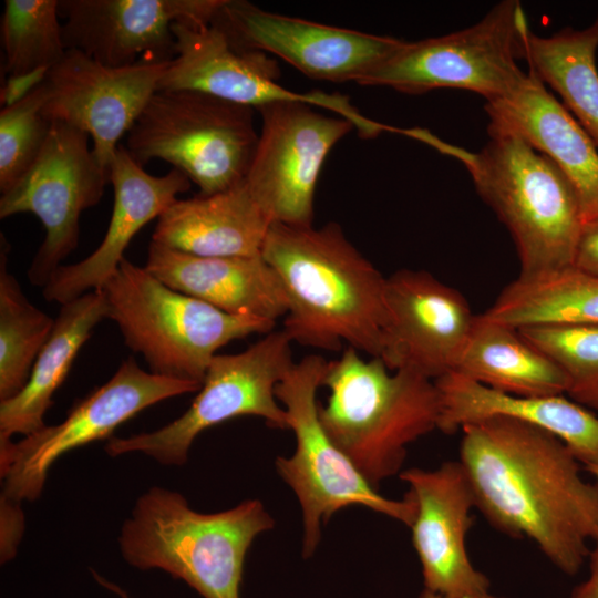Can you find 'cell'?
<instances>
[{"label":"cell","mask_w":598,"mask_h":598,"mask_svg":"<svg viewBox=\"0 0 598 598\" xmlns=\"http://www.w3.org/2000/svg\"><path fill=\"white\" fill-rule=\"evenodd\" d=\"M168 62L141 61L114 68L66 50L43 82L42 114L89 134L92 151L109 171L118 141L127 135L157 90Z\"/></svg>","instance_id":"16"},{"label":"cell","mask_w":598,"mask_h":598,"mask_svg":"<svg viewBox=\"0 0 598 598\" xmlns=\"http://www.w3.org/2000/svg\"><path fill=\"white\" fill-rule=\"evenodd\" d=\"M59 0H6L1 19L9 75L51 69L65 52Z\"/></svg>","instance_id":"30"},{"label":"cell","mask_w":598,"mask_h":598,"mask_svg":"<svg viewBox=\"0 0 598 598\" xmlns=\"http://www.w3.org/2000/svg\"><path fill=\"white\" fill-rule=\"evenodd\" d=\"M237 50L276 55L306 76L359 83L404 40L272 13L245 0H224L212 22Z\"/></svg>","instance_id":"15"},{"label":"cell","mask_w":598,"mask_h":598,"mask_svg":"<svg viewBox=\"0 0 598 598\" xmlns=\"http://www.w3.org/2000/svg\"><path fill=\"white\" fill-rule=\"evenodd\" d=\"M175 56L167 63L157 90H192L259 110L266 105L300 101L332 111L350 121L362 138L399 132L364 116L349 96L319 90L299 93L280 85L278 63L267 53L237 50L212 23L175 22Z\"/></svg>","instance_id":"13"},{"label":"cell","mask_w":598,"mask_h":598,"mask_svg":"<svg viewBox=\"0 0 598 598\" xmlns=\"http://www.w3.org/2000/svg\"><path fill=\"white\" fill-rule=\"evenodd\" d=\"M272 527L258 499L200 513L179 493L152 487L137 498L118 544L123 558L137 569H162L204 598H239L247 551Z\"/></svg>","instance_id":"5"},{"label":"cell","mask_w":598,"mask_h":598,"mask_svg":"<svg viewBox=\"0 0 598 598\" xmlns=\"http://www.w3.org/2000/svg\"><path fill=\"white\" fill-rule=\"evenodd\" d=\"M520 59L548 85L598 148V14L584 29L564 28L549 37H522Z\"/></svg>","instance_id":"27"},{"label":"cell","mask_w":598,"mask_h":598,"mask_svg":"<svg viewBox=\"0 0 598 598\" xmlns=\"http://www.w3.org/2000/svg\"><path fill=\"white\" fill-rule=\"evenodd\" d=\"M144 267L171 288L230 315L276 322L288 311L283 286L261 255L199 257L152 241Z\"/></svg>","instance_id":"22"},{"label":"cell","mask_w":598,"mask_h":598,"mask_svg":"<svg viewBox=\"0 0 598 598\" xmlns=\"http://www.w3.org/2000/svg\"><path fill=\"white\" fill-rule=\"evenodd\" d=\"M586 471L594 477L595 483L598 485V467H589Z\"/></svg>","instance_id":"37"},{"label":"cell","mask_w":598,"mask_h":598,"mask_svg":"<svg viewBox=\"0 0 598 598\" xmlns=\"http://www.w3.org/2000/svg\"><path fill=\"white\" fill-rule=\"evenodd\" d=\"M261 256L286 291L282 330L292 342L327 351L347 343L380 357L386 278L348 240L340 225L272 223Z\"/></svg>","instance_id":"2"},{"label":"cell","mask_w":598,"mask_h":598,"mask_svg":"<svg viewBox=\"0 0 598 598\" xmlns=\"http://www.w3.org/2000/svg\"><path fill=\"white\" fill-rule=\"evenodd\" d=\"M488 134H512L550 159L577 197L585 227L598 221V148L547 86L528 71L485 103Z\"/></svg>","instance_id":"21"},{"label":"cell","mask_w":598,"mask_h":598,"mask_svg":"<svg viewBox=\"0 0 598 598\" xmlns=\"http://www.w3.org/2000/svg\"><path fill=\"white\" fill-rule=\"evenodd\" d=\"M109 181L114 203L104 238L86 258L54 271L42 288L47 301L63 305L101 289L116 272L133 237L187 192L192 183L175 168L163 176L146 173L123 145L111 162Z\"/></svg>","instance_id":"20"},{"label":"cell","mask_w":598,"mask_h":598,"mask_svg":"<svg viewBox=\"0 0 598 598\" xmlns=\"http://www.w3.org/2000/svg\"><path fill=\"white\" fill-rule=\"evenodd\" d=\"M8 243L1 235L0 400L17 395L51 334L54 319L32 305L8 270Z\"/></svg>","instance_id":"29"},{"label":"cell","mask_w":598,"mask_h":598,"mask_svg":"<svg viewBox=\"0 0 598 598\" xmlns=\"http://www.w3.org/2000/svg\"><path fill=\"white\" fill-rule=\"evenodd\" d=\"M259 134L254 110L192 90L156 91L126 135L141 166L163 159L202 195L246 179Z\"/></svg>","instance_id":"8"},{"label":"cell","mask_w":598,"mask_h":598,"mask_svg":"<svg viewBox=\"0 0 598 598\" xmlns=\"http://www.w3.org/2000/svg\"><path fill=\"white\" fill-rule=\"evenodd\" d=\"M271 224L243 181L177 199L158 217L152 241L199 257H254L261 255Z\"/></svg>","instance_id":"24"},{"label":"cell","mask_w":598,"mask_h":598,"mask_svg":"<svg viewBox=\"0 0 598 598\" xmlns=\"http://www.w3.org/2000/svg\"><path fill=\"white\" fill-rule=\"evenodd\" d=\"M328 361L309 354L295 362L276 388L286 411L288 429L296 440L295 452L277 457L276 470L296 494L302 511V553L309 557L320 542L321 524L341 508L363 506L411 526L415 504L409 493L402 499L381 495L334 444L319 417L317 391Z\"/></svg>","instance_id":"7"},{"label":"cell","mask_w":598,"mask_h":598,"mask_svg":"<svg viewBox=\"0 0 598 598\" xmlns=\"http://www.w3.org/2000/svg\"><path fill=\"white\" fill-rule=\"evenodd\" d=\"M587 578L576 586L567 598H598V537L592 542Z\"/></svg>","instance_id":"35"},{"label":"cell","mask_w":598,"mask_h":598,"mask_svg":"<svg viewBox=\"0 0 598 598\" xmlns=\"http://www.w3.org/2000/svg\"><path fill=\"white\" fill-rule=\"evenodd\" d=\"M322 386L330 391L319 417L334 444L375 489L401 473L410 444L437 429L441 403L433 380L391 371L379 357L348 347L328 361Z\"/></svg>","instance_id":"4"},{"label":"cell","mask_w":598,"mask_h":598,"mask_svg":"<svg viewBox=\"0 0 598 598\" xmlns=\"http://www.w3.org/2000/svg\"><path fill=\"white\" fill-rule=\"evenodd\" d=\"M472 598H503V597L493 596V595H491V594L487 591V592L477 595V596L472 597Z\"/></svg>","instance_id":"38"},{"label":"cell","mask_w":598,"mask_h":598,"mask_svg":"<svg viewBox=\"0 0 598 598\" xmlns=\"http://www.w3.org/2000/svg\"><path fill=\"white\" fill-rule=\"evenodd\" d=\"M460 458L475 508L496 529L533 542L576 575L598 537V485L555 435L506 416L461 429Z\"/></svg>","instance_id":"1"},{"label":"cell","mask_w":598,"mask_h":598,"mask_svg":"<svg viewBox=\"0 0 598 598\" xmlns=\"http://www.w3.org/2000/svg\"><path fill=\"white\" fill-rule=\"evenodd\" d=\"M589 226H598V221H597V223H595V224H592V225H589ZM586 227H587V226H586Z\"/></svg>","instance_id":"39"},{"label":"cell","mask_w":598,"mask_h":598,"mask_svg":"<svg viewBox=\"0 0 598 598\" xmlns=\"http://www.w3.org/2000/svg\"><path fill=\"white\" fill-rule=\"evenodd\" d=\"M224 0H59L66 50L114 68L175 56V22L210 23Z\"/></svg>","instance_id":"18"},{"label":"cell","mask_w":598,"mask_h":598,"mask_svg":"<svg viewBox=\"0 0 598 598\" xmlns=\"http://www.w3.org/2000/svg\"><path fill=\"white\" fill-rule=\"evenodd\" d=\"M574 265L598 276V226H587L582 233Z\"/></svg>","instance_id":"34"},{"label":"cell","mask_w":598,"mask_h":598,"mask_svg":"<svg viewBox=\"0 0 598 598\" xmlns=\"http://www.w3.org/2000/svg\"><path fill=\"white\" fill-rule=\"evenodd\" d=\"M50 69H38L28 73L9 75L0 90V102L10 106L31 94L45 80Z\"/></svg>","instance_id":"33"},{"label":"cell","mask_w":598,"mask_h":598,"mask_svg":"<svg viewBox=\"0 0 598 598\" xmlns=\"http://www.w3.org/2000/svg\"><path fill=\"white\" fill-rule=\"evenodd\" d=\"M563 371L566 395L598 414V324L518 330Z\"/></svg>","instance_id":"31"},{"label":"cell","mask_w":598,"mask_h":598,"mask_svg":"<svg viewBox=\"0 0 598 598\" xmlns=\"http://www.w3.org/2000/svg\"><path fill=\"white\" fill-rule=\"evenodd\" d=\"M420 598H446V597H443L441 595H437L427 590H423Z\"/></svg>","instance_id":"36"},{"label":"cell","mask_w":598,"mask_h":598,"mask_svg":"<svg viewBox=\"0 0 598 598\" xmlns=\"http://www.w3.org/2000/svg\"><path fill=\"white\" fill-rule=\"evenodd\" d=\"M89 134L52 122L48 140L30 169L0 197V218L30 213L45 237L28 269L29 281L44 287L78 247L81 214L102 198L109 181L89 146Z\"/></svg>","instance_id":"12"},{"label":"cell","mask_w":598,"mask_h":598,"mask_svg":"<svg viewBox=\"0 0 598 598\" xmlns=\"http://www.w3.org/2000/svg\"><path fill=\"white\" fill-rule=\"evenodd\" d=\"M285 330L270 331L246 350L216 354L190 406L171 423L128 437H110L111 456L140 452L168 465L186 462L194 440L205 430L238 416H258L276 429H288L276 388L295 361Z\"/></svg>","instance_id":"9"},{"label":"cell","mask_w":598,"mask_h":598,"mask_svg":"<svg viewBox=\"0 0 598 598\" xmlns=\"http://www.w3.org/2000/svg\"><path fill=\"white\" fill-rule=\"evenodd\" d=\"M455 373L518 396L566 393L560 368L514 328L476 316Z\"/></svg>","instance_id":"26"},{"label":"cell","mask_w":598,"mask_h":598,"mask_svg":"<svg viewBox=\"0 0 598 598\" xmlns=\"http://www.w3.org/2000/svg\"><path fill=\"white\" fill-rule=\"evenodd\" d=\"M258 112L261 130L245 179L249 190L272 223L312 226L321 167L355 127L300 101L272 103Z\"/></svg>","instance_id":"14"},{"label":"cell","mask_w":598,"mask_h":598,"mask_svg":"<svg viewBox=\"0 0 598 598\" xmlns=\"http://www.w3.org/2000/svg\"><path fill=\"white\" fill-rule=\"evenodd\" d=\"M517 0L494 6L477 23L445 35L403 44L358 84L405 94L461 89L486 102L509 92L526 74L517 64L528 28Z\"/></svg>","instance_id":"10"},{"label":"cell","mask_w":598,"mask_h":598,"mask_svg":"<svg viewBox=\"0 0 598 598\" xmlns=\"http://www.w3.org/2000/svg\"><path fill=\"white\" fill-rule=\"evenodd\" d=\"M107 318L103 289L61 305L50 337L41 349L23 389L0 403V440L29 435L45 426L44 414L54 392L100 321Z\"/></svg>","instance_id":"25"},{"label":"cell","mask_w":598,"mask_h":598,"mask_svg":"<svg viewBox=\"0 0 598 598\" xmlns=\"http://www.w3.org/2000/svg\"><path fill=\"white\" fill-rule=\"evenodd\" d=\"M483 315L517 330L598 324V276L575 265L519 275Z\"/></svg>","instance_id":"28"},{"label":"cell","mask_w":598,"mask_h":598,"mask_svg":"<svg viewBox=\"0 0 598 598\" xmlns=\"http://www.w3.org/2000/svg\"><path fill=\"white\" fill-rule=\"evenodd\" d=\"M43 83L0 112V192L10 189L40 155L52 123L42 114Z\"/></svg>","instance_id":"32"},{"label":"cell","mask_w":598,"mask_h":598,"mask_svg":"<svg viewBox=\"0 0 598 598\" xmlns=\"http://www.w3.org/2000/svg\"><path fill=\"white\" fill-rule=\"evenodd\" d=\"M441 403L437 430L454 434L493 416L524 421L559 439L584 468L598 467V414L566 394L518 396L498 392L455 372L435 381Z\"/></svg>","instance_id":"23"},{"label":"cell","mask_w":598,"mask_h":598,"mask_svg":"<svg viewBox=\"0 0 598 598\" xmlns=\"http://www.w3.org/2000/svg\"><path fill=\"white\" fill-rule=\"evenodd\" d=\"M202 383L143 370L128 357L104 384L81 400L55 425H45L18 442L0 440L1 499L19 504L41 495L49 470L63 454L110 439L141 411L173 396L196 392Z\"/></svg>","instance_id":"11"},{"label":"cell","mask_w":598,"mask_h":598,"mask_svg":"<svg viewBox=\"0 0 598 598\" xmlns=\"http://www.w3.org/2000/svg\"><path fill=\"white\" fill-rule=\"evenodd\" d=\"M414 501L410 526L421 563L424 590L446 598H472L488 591L487 577L470 560L466 536L475 499L466 473L457 461L400 473Z\"/></svg>","instance_id":"19"},{"label":"cell","mask_w":598,"mask_h":598,"mask_svg":"<svg viewBox=\"0 0 598 598\" xmlns=\"http://www.w3.org/2000/svg\"><path fill=\"white\" fill-rule=\"evenodd\" d=\"M125 344L150 372L202 383L217 351L233 340L274 330V321L235 316L179 292L124 258L101 288Z\"/></svg>","instance_id":"6"},{"label":"cell","mask_w":598,"mask_h":598,"mask_svg":"<svg viewBox=\"0 0 598 598\" xmlns=\"http://www.w3.org/2000/svg\"><path fill=\"white\" fill-rule=\"evenodd\" d=\"M405 135L464 165L478 195L509 231L520 276L574 265L585 223L571 185L545 155L512 134H488L478 152L451 145L425 128H406Z\"/></svg>","instance_id":"3"},{"label":"cell","mask_w":598,"mask_h":598,"mask_svg":"<svg viewBox=\"0 0 598 598\" xmlns=\"http://www.w3.org/2000/svg\"><path fill=\"white\" fill-rule=\"evenodd\" d=\"M380 357L391 371L433 381L453 372L476 316L465 297L424 270L386 278Z\"/></svg>","instance_id":"17"}]
</instances>
